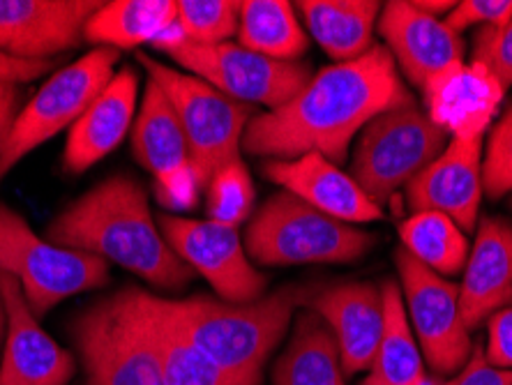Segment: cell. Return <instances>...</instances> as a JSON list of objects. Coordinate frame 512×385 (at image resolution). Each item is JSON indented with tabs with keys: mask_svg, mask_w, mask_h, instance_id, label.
Here are the masks:
<instances>
[{
	"mask_svg": "<svg viewBox=\"0 0 512 385\" xmlns=\"http://www.w3.org/2000/svg\"><path fill=\"white\" fill-rule=\"evenodd\" d=\"M120 54L114 49H93L72 65L51 74L33 100L21 107L10 139L0 155V180L17 166L30 150L54 139L65 127H72L84 116L97 95L114 79Z\"/></svg>",
	"mask_w": 512,
	"mask_h": 385,
	"instance_id": "9",
	"label": "cell"
},
{
	"mask_svg": "<svg viewBox=\"0 0 512 385\" xmlns=\"http://www.w3.org/2000/svg\"><path fill=\"white\" fill-rule=\"evenodd\" d=\"M173 63L192 72V77L206 81L240 104H259L268 111L284 107L312 79L310 65L284 63L233 42L222 44H192L180 40L162 49Z\"/></svg>",
	"mask_w": 512,
	"mask_h": 385,
	"instance_id": "10",
	"label": "cell"
},
{
	"mask_svg": "<svg viewBox=\"0 0 512 385\" xmlns=\"http://www.w3.org/2000/svg\"><path fill=\"white\" fill-rule=\"evenodd\" d=\"M374 243L372 233L333 220L289 192L270 196L245 231V252L259 266L349 263Z\"/></svg>",
	"mask_w": 512,
	"mask_h": 385,
	"instance_id": "4",
	"label": "cell"
},
{
	"mask_svg": "<svg viewBox=\"0 0 512 385\" xmlns=\"http://www.w3.org/2000/svg\"><path fill=\"white\" fill-rule=\"evenodd\" d=\"M439 385H512V369L492 367L485 358L483 346H473L471 358L453 381Z\"/></svg>",
	"mask_w": 512,
	"mask_h": 385,
	"instance_id": "37",
	"label": "cell"
},
{
	"mask_svg": "<svg viewBox=\"0 0 512 385\" xmlns=\"http://www.w3.org/2000/svg\"><path fill=\"white\" fill-rule=\"evenodd\" d=\"M404 249L436 275H457L469 261L466 233L443 213H413L399 226Z\"/></svg>",
	"mask_w": 512,
	"mask_h": 385,
	"instance_id": "29",
	"label": "cell"
},
{
	"mask_svg": "<svg viewBox=\"0 0 512 385\" xmlns=\"http://www.w3.org/2000/svg\"><path fill=\"white\" fill-rule=\"evenodd\" d=\"M473 60L489 67L503 88L512 83V19L501 28H480L473 37Z\"/></svg>",
	"mask_w": 512,
	"mask_h": 385,
	"instance_id": "33",
	"label": "cell"
},
{
	"mask_svg": "<svg viewBox=\"0 0 512 385\" xmlns=\"http://www.w3.org/2000/svg\"><path fill=\"white\" fill-rule=\"evenodd\" d=\"M162 303L215 365L238 383L259 385L263 365L289 330L296 307L307 303V291L286 286L254 303H227L208 296L162 298Z\"/></svg>",
	"mask_w": 512,
	"mask_h": 385,
	"instance_id": "3",
	"label": "cell"
},
{
	"mask_svg": "<svg viewBox=\"0 0 512 385\" xmlns=\"http://www.w3.org/2000/svg\"><path fill=\"white\" fill-rule=\"evenodd\" d=\"M240 3L233 0H180L176 26L185 42L222 44L238 35Z\"/></svg>",
	"mask_w": 512,
	"mask_h": 385,
	"instance_id": "31",
	"label": "cell"
},
{
	"mask_svg": "<svg viewBox=\"0 0 512 385\" xmlns=\"http://www.w3.org/2000/svg\"><path fill=\"white\" fill-rule=\"evenodd\" d=\"M88 385H169L132 286L97 300L74 321Z\"/></svg>",
	"mask_w": 512,
	"mask_h": 385,
	"instance_id": "5",
	"label": "cell"
},
{
	"mask_svg": "<svg viewBox=\"0 0 512 385\" xmlns=\"http://www.w3.org/2000/svg\"><path fill=\"white\" fill-rule=\"evenodd\" d=\"M155 199L164 210H192L199 203L201 185L192 164L180 166L155 178Z\"/></svg>",
	"mask_w": 512,
	"mask_h": 385,
	"instance_id": "35",
	"label": "cell"
},
{
	"mask_svg": "<svg viewBox=\"0 0 512 385\" xmlns=\"http://www.w3.org/2000/svg\"><path fill=\"white\" fill-rule=\"evenodd\" d=\"M383 337L367 379L360 385H418L425 379L423 351L413 335L406 307L395 282L381 286Z\"/></svg>",
	"mask_w": 512,
	"mask_h": 385,
	"instance_id": "26",
	"label": "cell"
},
{
	"mask_svg": "<svg viewBox=\"0 0 512 385\" xmlns=\"http://www.w3.org/2000/svg\"><path fill=\"white\" fill-rule=\"evenodd\" d=\"M134 303L139 307L141 321L153 339L157 356L162 360L164 376L169 385H243L229 376L220 365H215L203 353L176 319L167 312L162 298L132 286Z\"/></svg>",
	"mask_w": 512,
	"mask_h": 385,
	"instance_id": "22",
	"label": "cell"
},
{
	"mask_svg": "<svg viewBox=\"0 0 512 385\" xmlns=\"http://www.w3.org/2000/svg\"><path fill=\"white\" fill-rule=\"evenodd\" d=\"M483 192V141L450 139L446 150L406 185L413 213H443L464 233L476 229Z\"/></svg>",
	"mask_w": 512,
	"mask_h": 385,
	"instance_id": "16",
	"label": "cell"
},
{
	"mask_svg": "<svg viewBox=\"0 0 512 385\" xmlns=\"http://www.w3.org/2000/svg\"><path fill=\"white\" fill-rule=\"evenodd\" d=\"M162 236L173 252L213 284L227 303H254L266 289V275L256 270L240 240L236 226L210 220H185L176 215L157 217Z\"/></svg>",
	"mask_w": 512,
	"mask_h": 385,
	"instance_id": "12",
	"label": "cell"
},
{
	"mask_svg": "<svg viewBox=\"0 0 512 385\" xmlns=\"http://www.w3.org/2000/svg\"><path fill=\"white\" fill-rule=\"evenodd\" d=\"M512 19V0H464L457 3L446 19V24L459 33L471 26L501 28Z\"/></svg>",
	"mask_w": 512,
	"mask_h": 385,
	"instance_id": "34",
	"label": "cell"
},
{
	"mask_svg": "<svg viewBox=\"0 0 512 385\" xmlns=\"http://www.w3.org/2000/svg\"><path fill=\"white\" fill-rule=\"evenodd\" d=\"M5 335H7V314H5V305H3V300H0V356H3Z\"/></svg>",
	"mask_w": 512,
	"mask_h": 385,
	"instance_id": "41",
	"label": "cell"
},
{
	"mask_svg": "<svg viewBox=\"0 0 512 385\" xmlns=\"http://www.w3.org/2000/svg\"><path fill=\"white\" fill-rule=\"evenodd\" d=\"M0 300L7 314L0 385H65L70 381L74 376L72 353L42 330L12 275L0 273Z\"/></svg>",
	"mask_w": 512,
	"mask_h": 385,
	"instance_id": "15",
	"label": "cell"
},
{
	"mask_svg": "<svg viewBox=\"0 0 512 385\" xmlns=\"http://www.w3.org/2000/svg\"><path fill=\"white\" fill-rule=\"evenodd\" d=\"M132 153L143 169L162 176L190 162V146L167 93L155 81L146 83L141 109L132 127Z\"/></svg>",
	"mask_w": 512,
	"mask_h": 385,
	"instance_id": "25",
	"label": "cell"
},
{
	"mask_svg": "<svg viewBox=\"0 0 512 385\" xmlns=\"http://www.w3.org/2000/svg\"><path fill=\"white\" fill-rule=\"evenodd\" d=\"M263 173L284 192L298 196L319 213L346 224H367L383 217L381 206L367 196L351 173H344L319 153H305L293 160H268Z\"/></svg>",
	"mask_w": 512,
	"mask_h": 385,
	"instance_id": "18",
	"label": "cell"
},
{
	"mask_svg": "<svg viewBox=\"0 0 512 385\" xmlns=\"http://www.w3.org/2000/svg\"><path fill=\"white\" fill-rule=\"evenodd\" d=\"M420 90L427 118L457 141H483L506 95L499 77L476 60L448 65Z\"/></svg>",
	"mask_w": 512,
	"mask_h": 385,
	"instance_id": "14",
	"label": "cell"
},
{
	"mask_svg": "<svg viewBox=\"0 0 512 385\" xmlns=\"http://www.w3.org/2000/svg\"><path fill=\"white\" fill-rule=\"evenodd\" d=\"M100 0H0V56L51 60L77 49Z\"/></svg>",
	"mask_w": 512,
	"mask_h": 385,
	"instance_id": "13",
	"label": "cell"
},
{
	"mask_svg": "<svg viewBox=\"0 0 512 385\" xmlns=\"http://www.w3.org/2000/svg\"><path fill=\"white\" fill-rule=\"evenodd\" d=\"M21 97H24V93H21L19 83L0 81V155H3L5 143L10 139L14 120H17L21 107H24Z\"/></svg>",
	"mask_w": 512,
	"mask_h": 385,
	"instance_id": "39",
	"label": "cell"
},
{
	"mask_svg": "<svg viewBox=\"0 0 512 385\" xmlns=\"http://www.w3.org/2000/svg\"><path fill=\"white\" fill-rule=\"evenodd\" d=\"M512 303V224L483 217L459 286V312L466 330H476Z\"/></svg>",
	"mask_w": 512,
	"mask_h": 385,
	"instance_id": "20",
	"label": "cell"
},
{
	"mask_svg": "<svg viewBox=\"0 0 512 385\" xmlns=\"http://www.w3.org/2000/svg\"><path fill=\"white\" fill-rule=\"evenodd\" d=\"M395 263L423 358L441 376L462 372L471 358L473 342L459 312V286L413 259L404 247L397 249Z\"/></svg>",
	"mask_w": 512,
	"mask_h": 385,
	"instance_id": "11",
	"label": "cell"
},
{
	"mask_svg": "<svg viewBox=\"0 0 512 385\" xmlns=\"http://www.w3.org/2000/svg\"><path fill=\"white\" fill-rule=\"evenodd\" d=\"M44 238L116 263L164 291L183 289L194 277L150 215L146 190L125 173L104 178L70 203L47 226Z\"/></svg>",
	"mask_w": 512,
	"mask_h": 385,
	"instance_id": "2",
	"label": "cell"
},
{
	"mask_svg": "<svg viewBox=\"0 0 512 385\" xmlns=\"http://www.w3.org/2000/svg\"><path fill=\"white\" fill-rule=\"evenodd\" d=\"M273 385H344L340 351L321 316H298L291 342L277 360Z\"/></svg>",
	"mask_w": 512,
	"mask_h": 385,
	"instance_id": "27",
	"label": "cell"
},
{
	"mask_svg": "<svg viewBox=\"0 0 512 385\" xmlns=\"http://www.w3.org/2000/svg\"><path fill=\"white\" fill-rule=\"evenodd\" d=\"M483 190L492 199L512 192V102L489 132L483 160Z\"/></svg>",
	"mask_w": 512,
	"mask_h": 385,
	"instance_id": "32",
	"label": "cell"
},
{
	"mask_svg": "<svg viewBox=\"0 0 512 385\" xmlns=\"http://www.w3.org/2000/svg\"><path fill=\"white\" fill-rule=\"evenodd\" d=\"M418 385H439V383H434L432 379H429V376H425V379H423V381H420Z\"/></svg>",
	"mask_w": 512,
	"mask_h": 385,
	"instance_id": "42",
	"label": "cell"
},
{
	"mask_svg": "<svg viewBox=\"0 0 512 385\" xmlns=\"http://www.w3.org/2000/svg\"><path fill=\"white\" fill-rule=\"evenodd\" d=\"M455 5H457L455 0H416V3H413V7H418L420 12H425L429 17H436V19H441V14H446L448 17Z\"/></svg>",
	"mask_w": 512,
	"mask_h": 385,
	"instance_id": "40",
	"label": "cell"
},
{
	"mask_svg": "<svg viewBox=\"0 0 512 385\" xmlns=\"http://www.w3.org/2000/svg\"><path fill=\"white\" fill-rule=\"evenodd\" d=\"M448 141V134L416 104L390 109L358 134L351 178L381 206L399 187L423 173L446 150Z\"/></svg>",
	"mask_w": 512,
	"mask_h": 385,
	"instance_id": "8",
	"label": "cell"
},
{
	"mask_svg": "<svg viewBox=\"0 0 512 385\" xmlns=\"http://www.w3.org/2000/svg\"><path fill=\"white\" fill-rule=\"evenodd\" d=\"M206 192V215L210 222L238 229L254 210V185L240 157L210 178Z\"/></svg>",
	"mask_w": 512,
	"mask_h": 385,
	"instance_id": "30",
	"label": "cell"
},
{
	"mask_svg": "<svg viewBox=\"0 0 512 385\" xmlns=\"http://www.w3.org/2000/svg\"><path fill=\"white\" fill-rule=\"evenodd\" d=\"M485 358L492 367L512 369V307L501 309L489 319Z\"/></svg>",
	"mask_w": 512,
	"mask_h": 385,
	"instance_id": "36",
	"label": "cell"
},
{
	"mask_svg": "<svg viewBox=\"0 0 512 385\" xmlns=\"http://www.w3.org/2000/svg\"><path fill=\"white\" fill-rule=\"evenodd\" d=\"M0 273L17 279L40 319L65 298L107 284L109 263L35 236L24 217L0 203Z\"/></svg>",
	"mask_w": 512,
	"mask_h": 385,
	"instance_id": "6",
	"label": "cell"
},
{
	"mask_svg": "<svg viewBox=\"0 0 512 385\" xmlns=\"http://www.w3.org/2000/svg\"><path fill=\"white\" fill-rule=\"evenodd\" d=\"M406 104L413 100L393 56L374 44L365 56L321 70L284 107L256 113L245 130L243 148L268 160L319 153L342 164L353 137L376 116Z\"/></svg>",
	"mask_w": 512,
	"mask_h": 385,
	"instance_id": "1",
	"label": "cell"
},
{
	"mask_svg": "<svg viewBox=\"0 0 512 385\" xmlns=\"http://www.w3.org/2000/svg\"><path fill=\"white\" fill-rule=\"evenodd\" d=\"M379 33L406 81L423 88L436 72L464 60L466 44L443 19L429 17L413 3L393 0L381 10Z\"/></svg>",
	"mask_w": 512,
	"mask_h": 385,
	"instance_id": "17",
	"label": "cell"
},
{
	"mask_svg": "<svg viewBox=\"0 0 512 385\" xmlns=\"http://www.w3.org/2000/svg\"><path fill=\"white\" fill-rule=\"evenodd\" d=\"M238 44L259 56L296 63L310 47V40L291 3L245 0L238 14Z\"/></svg>",
	"mask_w": 512,
	"mask_h": 385,
	"instance_id": "28",
	"label": "cell"
},
{
	"mask_svg": "<svg viewBox=\"0 0 512 385\" xmlns=\"http://www.w3.org/2000/svg\"><path fill=\"white\" fill-rule=\"evenodd\" d=\"M178 3L173 0H111L97 7L84 28V40L97 49H134L157 42L176 26Z\"/></svg>",
	"mask_w": 512,
	"mask_h": 385,
	"instance_id": "24",
	"label": "cell"
},
{
	"mask_svg": "<svg viewBox=\"0 0 512 385\" xmlns=\"http://www.w3.org/2000/svg\"><path fill=\"white\" fill-rule=\"evenodd\" d=\"M137 95L139 77L134 67L127 65L114 74L109 86L70 127L63 153L65 173H84L118 148L134 123Z\"/></svg>",
	"mask_w": 512,
	"mask_h": 385,
	"instance_id": "21",
	"label": "cell"
},
{
	"mask_svg": "<svg viewBox=\"0 0 512 385\" xmlns=\"http://www.w3.org/2000/svg\"><path fill=\"white\" fill-rule=\"evenodd\" d=\"M56 60H19L10 56H0V81L7 83H28L40 79L54 70Z\"/></svg>",
	"mask_w": 512,
	"mask_h": 385,
	"instance_id": "38",
	"label": "cell"
},
{
	"mask_svg": "<svg viewBox=\"0 0 512 385\" xmlns=\"http://www.w3.org/2000/svg\"><path fill=\"white\" fill-rule=\"evenodd\" d=\"M148 79L155 81L176 109L190 146V162L201 190L222 166L238 160L247 125L254 118L252 107L240 104L192 74L139 56Z\"/></svg>",
	"mask_w": 512,
	"mask_h": 385,
	"instance_id": "7",
	"label": "cell"
},
{
	"mask_svg": "<svg viewBox=\"0 0 512 385\" xmlns=\"http://www.w3.org/2000/svg\"><path fill=\"white\" fill-rule=\"evenodd\" d=\"M293 7L335 65L365 56L374 47V28L383 10L376 0H300Z\"/></svg>",
	"mask_w": 512,
	"mask_h": 385,
	"instance_id": "23",
	"label": "cell"
},
{
	"mask_svg": "<svg viewBox=\"0 0 512 385\" xmlns=\"http://www.w3.org/2000/svg\"><path fill=\"white\" fill-rule=\"evenodd\" d=\"M305 305L333 332L342 372L349 376L367 372L383 337L381 289L365 282H346L314 293Z\"/></svg>",
	"mask_w": 512,
	"mask_h": 385,
	"instance_id": "19",
	"label": "cell"
}]
</instances>
